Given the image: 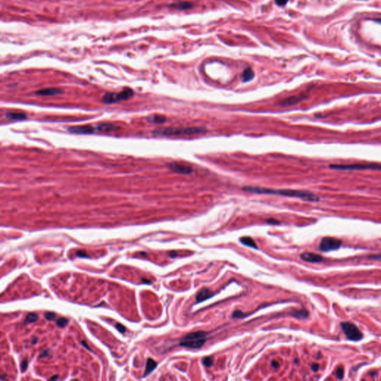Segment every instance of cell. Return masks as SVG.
<instances>
[{
    "mask_svg": "<svg viewBox=\"0 0 381 381\" xmlns=\"http://www.w3.org/2000/svg\"><path fill=\"white\" fill-rule=\"evenodd\" d=\"M243 190L249 192H253L256 194H275L280 195V196L300 198L304 200L310 202L319 201L320 198L318 196L310 192L304 191V190H291V189H283V190H276L270 189V188H260V187H252V186H245L243 188Z\"/></svg>",
    "mask_w": 381,
    "mask_h": 381,
    "instance_id": "obj_1",
    "label": "cell"
},
{
    "mask_svg": "<svg viewBox=\"0 0 381 381\" xmlns=\"http://www.w3.org/2000/svg\"><path fill=\"white\" fill-rule=\"evenodd\" d=\"M207 131L206 128L202 127H190V128H165V129L157 130L154 132V134L159 136H190L204 133Z\"/></svg>",
    "mask_w": 381,
    "mask_h": 381,
    "instance_id": "obj_2",
    "label": "cell"
},
{
    "mask_svg": "<svg viewBox=\"0 0 381 381\" xmlns=\"http://www.w3.org/2000/svg\"><path fill=\"white\" fill-rule=\"evenodd\" d=\"M206 342V333L202 330L188 333L182 339L180 346L185 348L198 349L202 348Z\"/></svg>",
    "mask_w": 381,
    "mask_h": 381,
    "instance_id": "obj_3",
    "label": "cell"
},
{
    "mask_svg": "<svg viewBox=\"0 0 381 381\" xmlns=\"http://www.w3.org/2000/svg\"><path fill=\"white\" fill-rule=\"evenodd\" d=\"M133 94H134V92H133V89H131L130 88H125L119 93H113V92L107 93L103 97L102 101H103L104 104H107L117 103V102L121 101L128 100L133 95Z\"/></svg>",
    "mask_w": 381,
    "mask_h": 381,
    "instance_id": "obj_4",
    "label": "cell"
},
{
    "mask_svg": "<svg viewBox=\"0 0 381 381\" xmlns=\"http://www.w3.org/2000/svg\"><path fill=\"white\" fill-rule=\"evenodd\" d=\"M340 325L348 340L351 341H359L363 337L361 330L352 322H343L340 324Z\"/></svg>",
    "mask_w": 381,
    "mask_h": 381,
    "instance_id": "obj_5",
    "label": "cell"
},
{
    "mask_svg": "<svg viewBox=\"0 0 381 381\" xmlns=\"http://www.w3.org/2000/svg\"><path fill=\"white\" fill-rule=\"evenodd\" d=\"M330 168L335 170L340 171H356V170H364V169H375V170H381V165L378 164L374 163H366V164H351V165H330Z\"/></svg>",
    "mask_w": 381,
    "mask_h": 381,
    "instance_id": "obj_6",
    "label": "cell"
},
{
    "mask_svg": "<svg viewBox=\"0 0 381 381\" xmlns=\"http://www.w3.org/2000/svg\"><path fill=\"white\" fill-rule=\"evenodd\" d=\"M342 240L335 237H325L321 240L320 250L322 252H328L336 250L341 247Z\"/></svg>",
    "mask_w": 381,
    "mask_h": 381,
    "instance_id": "obj_7",
    "label": "cell"
},
{
    "mask_svg": "<svg viewBox=\"0 0 381 381\" xmlns=\"http://www.w3.org/2000/svg\"><path fill=\"white\" fill-rule=\"evenodd\" d=\"M167 167L174 173L180 174H190L193 172V168L190 165H185L179 162H171L167 165Z\"/></svg>",
    "mask_w": 381,
    "mask_h": 381,
    "instance_id": "obj_8",
    "label": "cell"
},
{
    "mask_svg": "<svg viewBox=\"0 0 381 381\" xmlns=\"http://www.w3.org/2000/svg\"><path fill=\"white\" fill-rule=\"evenodd\" d=\"M69 132L76 134H90L95 131V127L91 125H84V126L71 127L68 129Z\"/></svg>",
    "mask_w": 381,
    "mask_h": 381,
    "instance_id": "obj_9",
    "label": "cell"
},
{
    "mask_svg": "<svg viewBox=\"0 0 381 381\" xmlns=\"http://www.w3.org/2000/svg\"><path fill=\"white\" fill-rule=\"evenodd\" d=\"M303 99H304L303 96L293 95V96H290V97L286 98L278 102V105L281 106V107H289V106H292V105H294V104L299 103V102L302 101Z\"/></svg>",
    "mask_w": 381,
    "mask_h": 381,
    "instance_id": "obj_10",
    "label": "cell"
},
{
    "mask_svg": "<svg viewBox=\"0 0 381 381\" xmlns=\"http://www.w3.org/2000/svg\"><path fill=\"white\" fill-rule=\"evenodd\" d=\"M213 296H214V293H213V292L211 290L208 289L207 287L202 288L201 290H200V291L197 293V294L196 296L197 302L200 303V302H204V301L207 300V299L211 298Z\"/></svg>",
    "mask_w": 381,
    "mask_h": 381,
    "instance_id": "obj_11",
    "label": "cell"
},
{
    "mask_svg": "<svg viewBox=\"0 0 381 381\" xmlns=\"http://www.w3.org/2000/svg\"><path fill=\"white\" fill-rule=\"evenodd\" d=\"M95 131L102 132V133H109L111 131H115V130L119 129V127L117 125L113 124L110 123H102L98 124L96 126H95Z\"/></svg>",
    "mask_w": 381,
    "mask_h": 381,
    "instance_id": "obj_12",
    "label": "cell"
},
{
    "mask_svg": "<svg viewBox=\"0 0 381 381\" xmlns=\"http://www.w3.org/2000/svg\"><path fill=\"white\" fill-rule=\"evenodd\" d=\"M63 90L59 88H46V89H40L35 92L36 95L40 96H52L61 94Z\"/></svg>",
    "mask_w": 381,
    "mask_h": 381,
    "instance_id": "obj_13",
    "label": "cell"
},
{
    "mask_svg": "<svg viewBox=\"0 0 381 381\" xmlns=\"http://www.w3.org/2000/svg\"><path fill=\"white\" fill-rule=\"evenodd\" d=\"M301 258L304 260L310 263H318L322 261L323 258L318 254L311 253V252H304L301 255Z\"/></svg>",
    "mask_w": 381,
    "mask_h": 381,
    "instance_id": "obj_14",
    "label": "cell"
},
{
    "mask_svg": "<svg viewBox=\"0 0 381 381\" xmlns=\"http://www.w3.org/2000/svg\"><path fill=\"white\" fill-rule=\"evenodd\" d=\"M193 6V4L190 2H176L171 5L170 7L177 10H180V11H183V10L192 8Z\"/></svg>",
    "mask_w": 381,
    "mask_h": 381,
    "instance_id": "obj_15",
    "label": "cell"
},
{
    "mask_svg": "<svg viewBox=\"0 0 381 381\" xmlns=\"http://www.w3.org/2000/svg\"><path fill=\"white\" fill-rule=\"evenodd\" d=\"M156 366H157V363H156L154 359H151V358L147 359V363H146L145 372H144V377H146V376L148 375V374H151V373L156 369Z\"/></svg>",
    "mask_w": 381,
    "mask_h": 381,
    "instance_id": "obj_16",
    "label": "cell"
},
{
    "mask_svg": "<svg viewBox=\"0 0 381 381\" xmlns=\"http://www.w3.org/2000/svg\"><path fill=\"white\" fill-rule=\"evenodd\" d=\"M5 117L8 119L11 120H18V121H22L25 120L27 118V115L24 113H9L5 115Z\"/></svg>",
    "mask_w": 381,
    "mask_h": 381,
    "instance_id": "obj_17",
    "label": "cell"
},
{
    "mask_svg": "<svg viewBox=\"0 0 381 381\" xmlns=\"http://www.w3.org/2000/svg\"><path fill=\"white\" fill-rule=\"evenodd\" d=\"M254 76H255V74H254V71L250 67L247 68L244 71V72L242 73V81L243 82H248V81H250L251 80H252L254 78Z\"/></svg>",
    "mask_w": 381,
    "mask_h": 381,
    "instance_id": "obj_18",
    "label": "cell"
},
{
    "mask_svg": "<svg viewBox=\"0 0 381 381\" xmlns=\"http://www.w3.org/2000/svg\"><path fill=\"white\" fill-rule=\"evenodd\" d=\"M147 121L153 124H162L166 121V118L163 115H150L147 118Z\"/></svg>",
    "mask_w": 381,
    "mask_h": 381,
    "instance_id": "obj_19",
    "label": "cell"
},
{
    "mask_svg": "<svg viewBox=\"0 0 381 381\" xmlns=\"http://www.w3.org/2000/svg\"><path fill=\"white\" fill-rule=\"evenodd\" d=\"M240 241L241 242L244 246H247V247H250V248L258 249V247H257V245H256V243L255 242V240H254L252 237H240Z\"/></svg>",
    "mask_w": 381,
    "mask_h": 381,
    "instance_id": "obj_20",
    "label": "cell"
},
{
    "mask_svg": "<svg viewBox=\"0 0 381 381\" xmlns=\"http://www.w3.org/2000/svg\"><path fill=\"white\" fill-rule=\"evenodd\" d=\"M292 315L294 317L298 319H300V320H304V319H307L308 317V311L304 309H302V310H295V311L293 313Z\"/></svg>",
    "mask_w": 381,
    "mask_h": 381,
    "instance_id": "obj_21",
    "label": "cell"
},
{
    "mask_svg": "<svg viewBox=\"0 0 381 381\" xmlns=\"http://www.w3.org/2000/svg\"><path fill=\"white\" fill-rule=\"evenodd\" d=\"M37 320H38V316L36 313H31L28 314V316H26L25 320H24V324L26 325V324L33 323Z\"/></svg>",
    "mask_w": 381,
    "mask_h": 381,
    "instance_id": "obj_22",
    "label": "cell"
},
{
    "mask_svg": "<svg viewBox=\"0 0 381 381\" xmlns=\"http://www.w3.org/2000/svg\"><path fill=\"white\" fill-rule=\"evenodd\" d=\"M202 362L206 367H211L213 364V358L210 357V356H206V357L203 358Z\"/></svg>",
    "mask_w": 381,
    "mask_h": 381,
    "instance_id": "obj_23",
    "label": "cell"
},
{
    "mask_svg": "<svg viewBox=\"0 0 381 381\" xmlns=\"http://www.w3.org/2000/svg\"><path fill=\"white\" fill-rule=\"evenodd\" d=\"M68 323H69V322L65 318H60L56 322L57 325L58 327H60V328H64V327H66L68 325Z\"/></svg>",
    "mask_w": 381,
    "mask_h": 381,
    "instance_id": "obj_24",
    "label": "cell"
},
{
    "mask_svg": "<svg viewBox=\"0 0 381 381\" xmlns=\"http://www.w3.org/2000/svg\"><path fill=\"white\" fill-rule=\"evenodd\" d=\"M336 377L339 379H343V377H344V369H343V367L340 366V368H338L336 372Z\"/></svg>",
    "mask_w": 381,
    "mask_h": 381,
    "instance_id": "obj_25",
    "label": "cell"
},
{
    "mask_svg": "<svg viewBox=\"0 0 381 381\" xmlns=\"http://www.w3.org/2000/svg\"><path fill=\"white\" fill-rule=\"evenodd\" d=\"M45 318L48 321H52L56 318V314L52 312H48L45 313Z\"/></svg>",
    "mask_w": 381,
    "mask_h": 381,
    "instance_id": "obj_26",
    "label": "cell"
},
{
    "mask_svg": "<svg viewBox=\"0 0 381 381\" xmlns=\"http://www.w3.org/2000/svg\"><path fill=\"white\" fill-rule=\"evenodd\" d=\"M115 328H116V329L118 330V331L120 332V333H124L125 331H126V328H125V327L123 325H121V324L116 323V324H115Z\"/></svg>",
    "mask_w": 381,
    "mask_h": 381,
    "instance_id": "obj_27",
    "label": "cell"
},
{
    "mask_svg": "<svg viewBox=\"0 0 381 381\" xmlns=\"http://www.w3.org/2000/svg\"><path fill=\"white\" fill-rule=\"evenodd\" d=\"M289 1L290 0H275V2L278 6L283 7V6H285Z\"/></svg>",
    "mask_w": 381,
    "mask_h": 381,
    "instance_id": "obj_28",
    "label": "cell"
},
{
    "mask_svg": "<svg viewBox=\"0 0 381 381\" xmlns=\"http://www.w3.org/2000/svg\"><path fill=\"white\" fill-rule=\"evenodd\" d=\"M28 359H24V360L22 362V363H21V371H22V372H25L26 369H27V368H28Z\"/></svg>",
    "mask_w": 381,
    "mask_h": 381,
    "instance_id": "obj_29",
    "label": "cell"
},
{
    "mask_svg": "<svg viewBox=\"0 0 381 381\" xmlns=\"http://www.w3.org/2000/svg\"><path fill=\"white\" fill-rule=\"evenodd\" d=\"M244 314L243 313V312L240 311V310H235V311L232 313V317H233V318L240 319L244 316Z\"/></svg>",
    "mask_w": 381,
    "mask_h": 381,
    "instance_id": "obj_30",
    "label": "cell"
},
{
    "mask_svg": "<svg viewBox=\"0 0 381 381\" xmlns=\"http://www.w3.org/2000/svg\"><path fill=\"white\" fill-rule=\"evenodd\" d=\"M76 255H77L78 257H80V258H89L87 254L84 251H78L77 252V253H76Z\"/></svg>",
    "mask_w": 381,
    "mask_h": 381,
    "instance_id": "obj_31",
    "label": "cell"
},
{
    "mask_svg": "<svg viewBox=\"0 0 381 381\" xmlns=\"http://www.w3.org/2000/svg\"><path fill=\"white\" fill-rule=\"evenodd\" d=\"M370 259H373V260H381V254L380 255H371L369 257Z\"/></svg>",
    "mask_w": 381,
    "mask_h": 381,
    "instance_id": "obj_32",
    "label": "cell"
},
{
    "mask_svg": "<svg viewBox=\"0 0 381 381\" xmlns=\"http://www.w3.org/2000/svg\"><path fill=\"white\" fill-rule=\"evenodd\" d=\"M267 221L268 224H280L278 220H275V219H270V220H267Z\"/></svg>",
    "mask_w": 381,
    "mask_h": 381,
    "instance_id": "obj_33",
    "label": "cell"
},
{
    "mask_svg": "<svg viewBox=\"0 0 381 381\" xmlns=\"http://www.w3.org/2000/svg\"><path fill=\"white\" fill-rule=\"evenodd\" d=\"M319 367H320V366H319V365L316 364V363L313 364L312 366H311V369H312V370L313 371V372H317V371H318V369H319Z\"/></svg>",
    "mask_w": 381,
    "mask_h": 381,
    "instance_id": "obj_34",
    "label": "cell"
},
{
    "mask_svg": "<svg viewBox=\"0 0 381 381\" xmlns=\"http://www.w3.org/2000/svg\"><path fill=\"white\" fill-rule=\"evenodd\" d=\"M272 366H273V368H275V369H276V368H278V366H279V363H278L277 362V361L273 360V362H272Z\"/></svg>",
    "mask_w": 381,
    "mask_h": 381,
    "instance_id": "obj_35",
    "label": "cell"
},
{
    "mask_svg": "<svg viewBox=\"0 0 381 381\" xmlns=\"http://www.w3.org/2000/svg\"><path fill=\"white\" fill-rule=\"evenodd\" d=\"M81 344H82V345H83V346H84V347H85V348H87V349H88V350H89V351H91V349H90V348H89V346H88V345H87V343H86V342H85V341H82V342H81Z\"/></svg>",
    "mask_w": 381,
    "mask_h": 381,
    "instance_id": "obj_36",
    "label": "cell"
},
{
    "mask_svg": "<svg viewBox=\"0 0 381 381\" xmlns=\"http://www.w3.org/2000/svg\"><path fill=\"white\" fill-rule=\"evenodd\" d=\"M169 255H170V256L171 257V258H174V257H177V252H170V253H169Z\"/></svg>",
    "mask_w": 381,
    "mask_h": 381,
    "instance_id": "obj_37",
    "label": "cell"
},
{
    "mask_svg": "<svg viewBox=\"0 0 381 381\" xmlns=\"http://www.w3.org/2000/svg\"><path fill=\"white\" fill-rule=\"evenodd\" d=\"M48 354V351H44L43 354H41V356H45Z\"/></svg>",
    "mask_w": 381,
    "mask_h": 381,
    "instance_id": "obj_38",
    "label": "cell"
},
{
    "mask_svg": "<svg viewBox=\"0 0 381 381\" xmlns=\"http://www.w3.org/2000/svg\"><path fill=\"white\" fill-rule=\"evenodd\" d=\"M37 337H33V338H32V341H31L32 344H35V343H37Z\"/></svg>",
    "mask_w": 381,
    "mask_h": 381,
    "instance_id": "obj_39",
    "label": "cell"
},
{
    "mask_svg": "<svg viewBox=\"0 0 381 381\" xmlns=\"http://www.w3.org/2000/svg\"><path fill=\"white\" fill-rule=\"evenodd\" d=\"M147 279H142V281L144 283H147V284H151V281H146Z\"/></svg>",
    "mask_w": 381,
    "mask_h": 381,
    "instance_id": "obj_40",
    "label": "cell"
},
{
    "mask_svg": "<svg viewBox=\"0 0 381 381\" xmlns=\"http://www.w3.org/2000/svg\"><path fill=\"white\" fill-rule=\"evenodd\" d=\"M58 375H56V376H55V377H51L50 380H56V379H58Z\"/></svg>",
    "mask_w": 381,
    "mask_h": 381,
    "instance_id": "obj_41",
    "label": "cell"
}]
</instances>
